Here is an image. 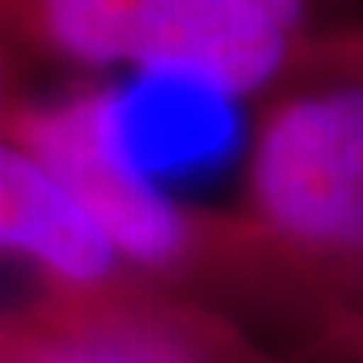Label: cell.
<instances>
[{
  "instance_id": "1",
  "label": "cell",
  "mask_w": 363,
  "mask_h": 363,
  "mask_svg": "<svg viewBox=\"0 0 363 363\" xmlns=\"http://www.w3.org/2000/svg\"><path fill=\"white\" fill-rule=\"evenodd\" d=\"M246 192L262 246L330 279H363V24L313 30L256 121Z\"/></svg>"
},
{
  "instance_id": "2",
  "label": "cell",
  "mask_w": 363,
  "mask_h": 363,
  "mask_svg": "<svg viewBox=\"0 0 363 363\" xmlns=\"http://www.w3.org/2000/svg\"><path fill=\"white\" fill-rule=\"evenodd\" d=\"M0 24L81 67H135L219 98L283 84L313 30H289L242 0H0Z\"/></svg>"
},
{
  "instance_id": "3",
  "label": "cell",
  "mask_w": 363,
  "mask_h": 363,
  "mask_svg": "<svg viewBox=\"0 0 363 363\" xmlns=\"http://www.w3.org/2000/svg\"><path fill=\"white\" fill-rule=\"evenodd\" d=\"M21 142L111 242L121 262L169 272L195 259L206 225L131 158L121 135V94L81 91L4 118Z\"/></svg>"
},
{
  "instance_id": "4",
  "label": "cell",
  "mask_w": 363,
  "mask_h": 363,
  "mask_svg": "<svg viewBox=\"0 0 363 363\" xmlns=\"http://www.w3.org/2000/svg\"><path fill=\"white\" fill-rule=\"evenodd\" d=\"M0 256H21L78 293H104L125 262L21 142L0 131Z\"/></svg>"
},
{
  "instance_id": "5",
  "label": "cell",
  "mask_w": 363,
  "mask_h": 363,
  "mask_svg": "<svg viewBox=\"0 0 363 363\" xmlns=\"http://www.w3.org/2000/svg\"><path fill=\"white\" fill-rule=\"evenodd\" d=\"M0 363H222V357L189 316L101 303L11 337Z\"/></svg>"
},
{
  "instance_id": "6",
  "label": "cell",
  "mask_w": 363,
  "mask_h": 363,
  "mask_svg": "<svg viewBox=\"0 0 363 363\" xmlns=\"http://www.w3.org/2000/svg\"><path fill=\"white\" fill-rule=\"evenodd\" d=\"M242 4L262 11L266 17L279 21L289 30H313V17L337 0H242Z\"/></svg>"
},
{
  "instance_id": "7",
  "label": "cell",
  "mask_w": 363,
  "mask_h": 363,
  "mask_svg": "<svg viewBox=\"0 0 363 363\" xmlns=\"http://www.w3.org/2000/svg\"><path fill=\"white\" fill-rule=\"evenodd\" d=\"M7 118V71H4V57H0V125Z\"/></svg>"
}]
</instances>
